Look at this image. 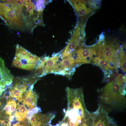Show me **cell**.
Returning a JSON list of instances; mask_svg holds the SVG:
<instances>
[{"label": "cell", "instance_id": "cell-18", "mask_svg": "<svg viewBox=\"0 0 126 126\" xmlns=\"http://www.w3.org/2000/svg\"><path fill=\"white\" fill-rule=\"evenodd\" d=\"M6 87L4 86L0 85V96L2 94Z\"/></svg>", "mask_w": 126, "mask_h": 126}, {"label": "cell", "instance_id": "cell-2", "mask_svg": "<svg viewBox=\"0 0 126 126\" xmlns=\"http://www.w3.org/2000/svg\"><path fill=\"white\" fill-rule=\"evenodd\" d=\"M41 58L33 55L17 44L15 56L12 65L14 67L27 70H32L36 67Z\"/></svg>", "mask_w": 126, "mask_h": 126}, {"label": "cell", "instance_id": "cell-15", "mask_svg": "<svg viewBox=\"0 0 126 126\" xmlns=\"http://www.w3.org/2000/svg\"><path fill=\"white\" fill-rule=\"evenodd\" d=\"M120 66L124 72L126 71V54L123 49L121 51L120 57Z\"/></svg>", "mask_w": 126, "mask_h": 126}, {"label": "cell", "instance_id": "cell-11", "mask_svg": "<svg viewBox=\"0 0 126 126\" xmlns=\"http://www.w3.org/2000/svg\"><path fill=\"white\" fill-rule=\"evenodd\" d=\"M31 89L28 91L24 94V98L25 104L31 109L36 107L38 98L37 93Z\"/></svg>", "mask_w": 126, "mask_h": 126}, {"label": "cell", "instance_id": "cell-10", "mask_svg": "<svg viewBox=\"0 0 126 126\" xmlns=\"http://www.w3.org/2000/svg\"><path fill=\"white\" fill-rule=\"evenodd\" d=\"M55 116L51 113L43 114L37 113L34 114L28 121L31 126H39L45 122L51 120Z\"/></svg>", "mask_w": 126, "mask_h": 126}, {"label": "cell", "instance_id": "cell-16", "mask_svg": "<svg viewBox=\"0 0 126 126\" xmlns=\"http://www.w3.org/2000/svg\"><path fill=\"white\" fill-rule=\"evenodd\" d=\"M4 109L5 113L7 115H8L10 116H11V109L10 105V101L9 99L7 100V103L5 106Z\"/></svg>", "mask_w": 126, "mask_h": 126}, {"label": "cell", "instance_id": "cell-6", "mask_svg": "<svg viewBox=\"0 0 126 126\" xmlns=\"http://www.w3.org/2000/svg\"><path fill=\"white\" fill-rule=\"evenodd\" d=\"M84 35V29L76 25L68 44L61 53L62 59L68 56L83 43Z\"/></svg>", "mask_w": 126, "mask_h": 126}, {"label": "cell", "instance_id": "cell-17", "mask_svg": "<svg viewBox=\"0 0 126 126\" xmlns=\"http://www.w3.org/2000/svg\"><path fill=\"white\" fill-rule=\"evenodd\" d=\"M12 126H31L28 121L25 120L13 124Z\"/></svg>", "mask_w": 126, "mask_h": 126}, {"label": "cell", "instance_id": "cell-19", "mask_svg": "<svg viewBox=\"0 0 126 126\" xmlns=\"http://www.w3.org/2000/svg\"><path fill=\"white\" fill-rule=\"evenodd\" d=\"M60 126H69L67 123L63 122L62 123Z\"/></svg>", "mask_w": 126, "mask_h": 126}, {"label": "cell", "instance_id": "cell-20", "mask_svg": "<svg viewBox=\"0 0 126 126\" xmlns=\"http://www.w3.org/2000/svg\"></svg>", "mask_w": 126, "mask_h": 126}, {"label": "cell", "instance_id": "cell-14", "mask_svg": "<svg viewBox=\"0 0 126 126\" xmlns=\"http://www.w3.org/2000/svg\"><path fill=\"white\" fill-rule=\"evenodd\" d=\"M10 96L18 101L22 98L23 94L25 93H24L14 85V87L10 88Z\"/></svg>", "mask_w": 126, "mask_h": 126}, {"label": "cell", "instance_id": "cell-12", "mask_svg": "<svg viewBox=\"0 0 126 126\" xmlns=\"http://www.w3.org/2000/svg\"><path fill=\"white\" fill-rule=\"evenodd\" d=\"M28 110L24 105H17V108L13 115L14 119L19 121L25 120Z\"/></svg>", "mask_w": 126, "mask_h": 126}, {"label": "cell", "instance_id": "cell-1", "mask_svg": "<svg viewBox=\"0 0 126 126\" xmlns=\"http://www.w3.org/2000/svg\"><path fill=\"white\" fill-rule=\"evenodd\" d=\"M124 76L119 74L115 80L101 89L100 97L102 102L115 107H124L126 92L122 90L121 86Z\"/></svg>", "mask_w": 126, "mask_h": 126}, {"label": "cell", "instance_id": "cell-8", "mask_svg": "<svg viewBox=\"0 0 126 126\" xmlns=\"http://www.w3.org/2000/svg\"><path fill=\"white\" fill-rule=\"evenodd\" d=\"M0 6L3 8L2 9L3 12L7 22H8L9 26L17 28H20L23 27V23L20 18L11 9L8 5L7 4L0 3Z\"/></svg>", "mask_w": 126, "mask_h": 126}, {"label": "cell", "instance_id": "cell-13", "mask_svg": "<svg viewBox=\"0 0 126 126\" xmlns=\"http://www.w3.org/2000/svg\"><path fill=\"white\" fill-rule=\"evenodd\" d=\"M93 62L94 64L99 66L103 70H114L103 57H96L93 60Z\"/></svg>", "mask_w": 126, "mask_h": 126}, {"label": "cell", "instance_id": "cell-9", "mask_svg": "<svg viewBox=\"0 0 126 126\" xmlns=\"http://www.w3.org/2000/svg\"><path fill=\"white\" fill-rule=\"evenodd\" d=\"M12 80L10 71L6 67L4 60L0 57V85L8 87L12 84Z\"/></svg>", "mask_w": 126, "mask_h": 126}, {"label": "cell", "instance_id": "cell-4", "mask_svg": "<svg viewBox=\"0 0 126 126\" xmlns=\"http://www.w3.org/2000/svg\"><path fill=\"white\" fill-rule=\"evenodd\" d=\"M73 7L78 18L77 24L85 25L88 18L97 8L95 1L85 0H68Z\"/></svg>", "mask_w": 126, "mask_h": 126}, {"label": "cell", "instance_id": "cell-5", "mask_svg": "<svg viewBox=\"0 0 126 126\" xmlns=\"http://www.w3.org/2000/svg\"><path fill=\"white\" fill-rule=\"evenodd\" d=\"M87 123L88 126H117L114 119L100 105L96 111L91 113Z\"/></svg>", "mask_w": 126, "mask_h": 126}, {"label": "cell", "instance_id": "cell-3", "mask_svg": "<svg viewBox=\"0 0 126 126\" xmlns=\"http://www.w3.org/2000/svg\"><path fill=\"white\" fill-rule=\"evenodd\" d=\"M101 43L99 41L97 44L87 47H84L83 43L69 55L73 58L75 64L78 66L83 64L90 63L95 58L97 57Z\"/></svg>", "mask_w": 126, "mask_h": 126}, {"label": "cell", "instance_id": "cell-7", "mask_svg": "<svg viewBox=\"0 0 126 126\" xmlns=\"http://www.w3.org/2000/svg\"><path fill=\"white\" fill-rule=\"evenodd\" d=\"M60 58L59 56L56 55L50 58L46 57L40 59L35 67L37 76L42 77L48 74L53 73Z\"/></svg>", "mask_w": 126, "mask_h": 126}]
</instances>
